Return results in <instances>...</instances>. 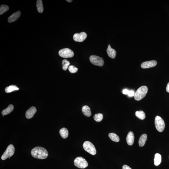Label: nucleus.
I'll return each mask as SVG.
<instances>
[{
	"instance_id": "c756f323",
	"label": "nucleus",
	"mask_w": 169,
	"mask_h": 169,
	"mask_svg": "<svg viewBox=\"0 0 169 169\" xmlns=\"http://www.w3.org/2000/svg\"><path fill=\"white\" fill-rule=\"evenodd\" d=\"M123 169H132L129 166L126 165H124L123 166Z\"/></svg>"
},
{
	"instance_id": "dca6fc26",
	"label": "nucleus",
	"mask_w": 169,
	"mask_h": 169,
	"mask_svg": "<svg viewBox=\"0 0 169 169\" xmlns=\"http://www.w3.org/2000/svg\"><path fill=\"white\" fill-rule=\"evenodd\" d=\"M60 134L61 137L64 139H66L68 137L69 135L68 130L66 128H63L60 129Z\"/></svg>"
},
{
	"instance_id": "cd10ccee",
	"label": "nucleus",
	"mask_w": 169,
	"mask_h": 169,
	"mask_svg": "<svg viewBox=\"0 0 169 169\" xmlns=\"http://www.w3.org/2000/svg\"><path fill=\"white\" fill-rule=\"evenodd\" d=\"M128 96L130 97H132L134 96L135 93L134 92L133 90L129 91L128 93Z\"/></svg>"
},
{
	"instance_id": "ddd939ff",
	"label": "nucleus",
	"mask_w": 169,
	"mask_h": 169,
	"mask_svg": "<svg viewBox=\"0 0 169 169\" xmlns=\"http://www.w3.org/2000/svg\"><path fill=\"white\" fill-rule=\"evenodd\" d=\"M126 140L129 145L131 146L133 144L134 141V136L133 132H130L128 134Z\"/></svg>"
},
{
	"instance_id": "4468645a",
	"label": "nucleus",
	"mask_w": 169,
	"mask_h": 169,
	"mask_svg": "<svg viewBox=\"0 0 169 169\" xmlns=\"http://www.w3.org/2000/svg\"><path fill=\"white\" fill-rule=\"evenodd\" d=\"M107 52L108 56L110 58L114 59L116 55V51L114 49L111 47L110 45H108V48L107 50Z\"/></svg>"
},
{
	"instance_id": "0eeeda50",
	"label": "nucleus",
	"mask_w": 169,
	"mask_h": 169,
	"mask_svg": "<svg viewBox=\"0 0 169 169\" xmlns=\"http://www.w3.org/2000/svg\"><path fill=\"white\" fill-rule=\"evenodd\" d=\"M90 61L94 65L102 67L104 64V61L102 58L95 55H92L90 57Z\"/></svg>"
},
{
	"instance_id": "b1692460",
	"label": "nucleus",
	"mask_w": 169,
	"mask_h": 169,
	"mask_svg": "<svg viewBox=\"0 0 169 169\" xmlns=\"http://www.w3.org/2000/svg\"><path fill=\"white\" fill-rule=\"evenodd\" d=\"M9 9V8L8 6L4 5V4L1 5L0 7V15H2L4 13L6 12Z\"/></svg>"
},
{
	"instance_id": "5701e85b",
	"label": "nucleus",
	"mask_w": 169,
	"mask_h": 169,
	"mask_svg": "<svg viewBox=\"0 0 169 169\" xmlns=\"http://www.w3.org/2000/svg\"><path fill=\"white\" fill-rule=\"evenodd\" d=\"M135 115L138 118L141 120L144 119L146 117L145 113L142 111H136V113H135Z\"/></svg>"
},
{
	"instance_id": "412c9836",
	"label": "nucleus",
	"mask_w": 169,
	"mask_h": 169,
	"mask_svg": "<svg viewBox=\"0 0 169 169\" xmlns=\"http://www.w3.org/2000/svg\"><path fill=\"white\" fill-rule=\"evenodd\" d=\"M154 165L158 166L161 163V156L160 154L157 153L155 154L154 159Z\"/></svg>"
},
{
	"instance_id": "c85d7f7f",
	"label": "nucleus",
	"mask_w": 169,
	"mask_h": 169,
	"mask_svg": "<svg viewBox=\"0 0 169 169\" xmlns=\"http://www.w3.org/2000/svg\"><path fill=\"white\" fill-rule=\"evenodd\" d=\"M129 91L127 89H125L123 90V93L125 95H128L129 93Z\"/></svg>"
},
{
	"instance_id": "f03ea898",
	"label": "nucleus",
	"mask_w": 169,
	"mask_h": 169,
	"mask_svg": "<svg viewBox=\"0 0 169 169\" xmlns=\"http://www.w3.org/2000/svg\"><path fill=\"white\" fill-rule=\"evenodd\" d=\"M148 91L147 87L142 86L140 87L135 93L134 99L136 101H140L146 96Z\"/></svg>"
},
{
	"instance_id": "2f4dec72",
	"label": "nucleus",
	"mask_w": 169,
	"mask_h": 169,
	"mask_svg": "<svg viewBox=\"0 0 169 169\" xmlns=\"http://www.w3.org/2000/svg\"><path fill=\"white\" fill-rule=\"evenodd\" d=\"M66 1L69 3L73 1H71V0H67V1Z\"/></svg>"
},
{
	"instance_id": "2eb2a0df",
	"label": "nucleus",
	"mask_w": 169,
	"mask_h": 169,
	"mask_svg": "<svg viewBox=\"0 0 169 169\" xmlns=\"http://www.w3.org/2000/svg\"><path fill=\"white\" fill-rule=\"evenodd\" d=\"M82 111L83 114L86 117H90L92 115L90 108L87 106H84L82 108Z\"/></svg>"
},
{
	"instance_id": "20e7f679",
	"label": "nucleus",
	"mask_w": 169,
	"mask_h": 169,
	"mask_svg": "<svg viewBox=\"0 0 169 169\" xmlns=\"http://www.w3.org/2000/svg\"><path fill=\"white\" fill-rule=\"evenodd\" d=\"M83 147L85 151L92 155H95L96 154V149L92 142L86 141L84 143Z\"/></svg>"
},
{
	"instance_id": "473e14b6",
	"label": "nucleus",
	"mask_w": 169,
	"mask_h": 169,
	"mask_svg": "<svg viewBox=\"0 0 169 169\" xmlns=\"http://www.w3.org/2000/svg\"><path fill=\"white\" fill-rule=\"evenodd\" d=\"M4 116V115H3V116Z\"/></svg>"
},
{
	"instance_id": "f3484780",
	"label": "nucleus",
	"mask_w": 169,
	"mask_h": 169,
	"mask_svg": "<svg viewBox=\"0 0 169 169\" xmlns=\"http://www.w3.org/2000/svg\"><path fill=\"white\" fill-rule=\"evenodd\" d=\"M147 135L145 134H142L139 140V144L140 147H143L145 145L147 139Z\"/></svg>"
},
{
	"instance_id": "a211bd4d",
	"label": "nucleus",
	"mask_w": 169,
	"mask_h": 169,
	"mask_svg": "<svg viewBox=\"0 0 169 169\" xmlns=\"http://www.w3.org/2000/svg\"><path fill=\"white\" fill-rule=\"evenodd\" d=\"M14 109V106L11 104V105L9 106L7 108L3 110L2 112V114L3 115H7L11 113L13 111Z\"/></svg>"
},
{
	"instance_id": "393cba45",
	"label": "nucleus",
	"mask_w": 169,
	"mask_h": 169,
	"mask_svg": "<svg viewBox=\"0 0 169 169\" xmlns=\"http://www.w3.org/2000/svg\"><path fill=\"white\" fill-rule=\"evenodd\" d=\"M103 118V115L102 114H95L94 116V119L97 122H100Z\"/></svg>"
},
{
	"instance_id": "7c9ffc66",
	"label": "nucleus",
	"mask_w": 169,
	"mask_h": 169,
	"mask_svg": "<svg viewBox=\"0 0 169 169\" xmlns=\"http://www.w3.org/2000/svg\"><path fill=\"white\" fill-rule=\"evenodd\" d=\"M166 91L167 92L169 93V82L167 85L166 88Z\"/></svg>"
},
{
	"instance_id": "1a4fd4ad",
	"label": "nucleus",
	"mask_w": 169,
	"mask_h": 169,
	"mask_svg": "<svg viewBox=\"0 0 169 169\" xmlns=\"http://www.w3.org/2000/svg\"><path fill=\"white\" fill-rule=\"evenodd\" d=\"M87 37V35L85 32H82L79 33H76L73 36L74 40L76 42H83Z\"/></svg>"
},
{
	"instance_id": "7ed1b4c3",
	"label": "nucleus",
	"mask_w": 169,
	"mask_h": 169,
	"mask_svg": "<svg viewBox=\"0 0 169 169\" xmlns=\"http://www.w3.org/2000/svg\"><path fill=\"white\" fill-rule=\"evenodd\" d=\"M155 124L156 128L158 132H162L164 131L165 127V123L164 120L159 116L156 117Z\"/></svg>"
},
{
	"instance_id": "aec40b11",
	"label": "nucleus",
	"mask_w": 169,
	"mask_h": 169,
	"mask_svg": "<svg viewBox=\"0 0 169 169\" xmlns=\"http://www.w3.org/2000/svg\"><path fill=\"white\" fill-rule=\"evenodd\" d=\"M19 88L18 87L15 85H11L7 87L5 89V91L6 93H11L13 91L19 90Z\"/></svg>"
},
{
	"instance_id": "9b49d317",
	"label": "nucleus",
	"mask_w": 169,
	"mask_h": 169,
	"mask_svg": "<svg viewBox=\"0 0 169 169\" xmlns=\"http://www.w3.org/2000/svg\"><path fill=\"white\" fill-rule=\"evenodd\" d=\"M37 111V110L34 107H32L26 111V118L27 119H31L36 114Z\"/></svg>"
},
{
	"instance_id": "9d476101",
	"label": "nucleus",
	"mask_w": 169,
	"mask_h": 169,
	"mask_svg": "<svg viewBox=\"0 0 169 169\" xmlns=\"http://www.w3.org/2000/svg\"><path fill=\"white\" fill-rule=\"evenodd\" d=\"M157 62L156 61L152 60V61L144 62L142 63L141 66L142 68H148L155 67L157 65Z\"/></svg>"
},
{
	"instance_id": "bb28decb",
	"label": "nucleus",
	"mask_w": 169,
	"mask_h": 169,
	"mask_svg": "<svg viewBox=\"0 0 169 169\" xmlns=\"http://www.w3.org/2000/svg\"><path fill=\"white\" fill-rule=\"evenodd\" d=\"M68 70L70 73H76L78 70V69L75 67V66L71 65L69 66Z\"/></svg>"
},
{
	"instance_id": "f257e3e1",
	"label": "nucleus",
	"mask_w": 169,
	"mask_h": 169,
	"mask_svg": "<svg viewBox=\"0 0 169 169\" xmlns=\"http://www.w3.org/2000/svg\"><path fill=\"white\" fill-rule=\"evenodd\" d=\"M31 154L34 158L39 159H45L47 158L48 153L45 148L37 147L34 148L31 151Z\"/></svg>"
},
{
	"instance_id": "a878e982",
	"label": "nucleus",
	"mask_w": 169,
	"mask_h": 169,
	"mask_svg": "<svg viewBox=\"0 0 169 169\" xmlns=\"http://www.w3.org/2000/svg\"><path fill=\"white\" fill-rule=\"evenodd\" d=\"M70 65L69 62L68 61L67 59H65L62 61V65L63 70H67L69 66Z\"/></svg>"
},
{
	"instance_id": "4be33fe9",
	"label": "nucleus",
	"mask_w": 169,
	"mask_h": 169,
	"mask_svg": "<svg viewBox=\"0 0 169 169\" xmlns=\"http://www.w3.org/2000/svg\"><path fill=\"white\" fill-rule=\"evenodd\" d=\"M109 136L111 140L114 142H117L119 141V138L115 133H110L109 134Z\"/></svg>"
},
{
	"instance_id": "423d86ee",
	"label": "nucleus",
	"mask_w": 169,
	"mask_h": 169,
	"mask_svg": "<svg viewBox=\"0 0 169 169\" xmlns=\"http://www.w3.org/2000/svg\"><path fill=\"white\" fill-rule=\"evenodd\" d=\"M15 152V148L14 145L10 144L7 148L6 150L1 157V159L5 160L12 156Z\"/></svg>"
},
{
	"instance_id": "6e6552de",
	"label": "nucleus",
	"mask_w": 169,
	"mask_h": 169,
	"mask_svg": "<svg viewBox=\"0 0 169 169\" xmlns=\"http://www.w3.org/2000/svg\"><path fill=\"white\" fill-rule=\"evenodd\" d=\"M60 57L64 58H71L74 55V53L71 50L66 48L61 49L59 52Z\"/></svg>"
},
{
	"instance_id": "f8f14e48",
	"label": "nucleus",
	"mask_w": 169,
	"mask_h": 169,
	"mask_svg": "<svg viewBox=\"0 0 169 169\" xmlns=\"http://www.w3.org/2000/svg\"><path fill=\"white\" fill-rule=\"evenodd\" d=\"M20 15H21V13L19 11L14 13L8 18V21L9 22L12 23L13 22L16 21L20 17Z\"/></svg>"
},
{
	"instance_id": "39448f33",
	"label": "nucleus",
	"mask_w": 169,
	"mask_h": 169,
	"mask_svg": "<svg viewBox=\"0 0 169 169\" xmlns=\"http://www.w3.org/2000/svg\"><path fill=\"white\" fill-rule=\"evenodd\" d=\"M74 164L76 167L80 168H85L88 166V163L83 157H77L74 161Z\"/></svg>"
},
{
	"instance_id": "6ab92c4d",
	"label": "nucleus",
	"mask_w": 169,
	"mask_h": 169,
	"mask_svg": "<svg viewBox=\"0 0 169 169\" xmlns=\"http://www.w3.org/2000/svg\"><path fill=\"white\" fill-rule=\"evenodd\" d=\"M36 6L38 12L42 13L44 11V8L42 0H37V1Z\"/></svg>"
}]
</instances>
